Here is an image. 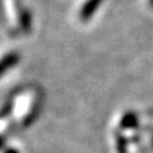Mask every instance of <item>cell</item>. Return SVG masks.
<instances>
[{"label":"cell","instance_id":"6da1fadb","mask_svg":"<svg viewBox=\"0 0 153 153\" xmlns=\"http://www.w3.org/2000/svg\"><path fill=\"white\" fill-rule=\"evenodd\" d=\"M14 129H27L35 123L44 107V92L36 84H26L16 89L4 105Z\"/></svg>","mask_w":153,"mask_h":153},{"label":"cell","instance_id":"7a4b0ae2","mask_svg":"<svg viewBox=\"0 0 153 153\" xmlns=\"http://www.w3.org/2000/svg\"><path fill=\"white\" fill-rule=\"evenodd\" d=\"M103 4V0H84L76 10V19L79 23L85 25L92 19L96 13L98 12L100 7Z\"/></svg>","mask_w":153,"mask_h":153},{"label":"cell","instance_id":"3957f363","mask_svg":"<svg viewBox=\"0 0 153 153\" xmlns=\"http://www.w3.org/2000/svg\"><path fill=\"white\" fill-rule=\"evenodd\" d=\"M19 63V54L16 50H0V78Z\"/></svg>","mask_w":153,"mask_h":153},{"label":"cell","instance_id":"277c9868","mask_svg":"<svg viewBox=\"0 0 153 153\" xmlns=\"http://www.w3.org/2000/svg\"><path fill=\"white\" fill-rule=\"evenodd\" d=\"M0 153H22V152L18 147H16L14 144H10V143L7 142L3 147H0Z\"/></svg>","mask_w":153,"mask_h":153},{"label":"cell","instance_id":"5b68a950","mask_svg":"<svg viewBox=\"0 0 153 153\" xmlns=\"http://www.w3.org/2000/svg\"><path fill=\"white\" fill-rule=\"evenodd\" d=\"M148 7L151 9H153V0H148Z\"/></svg>","mask_w":153,"mask_h":153}]
</instances>
